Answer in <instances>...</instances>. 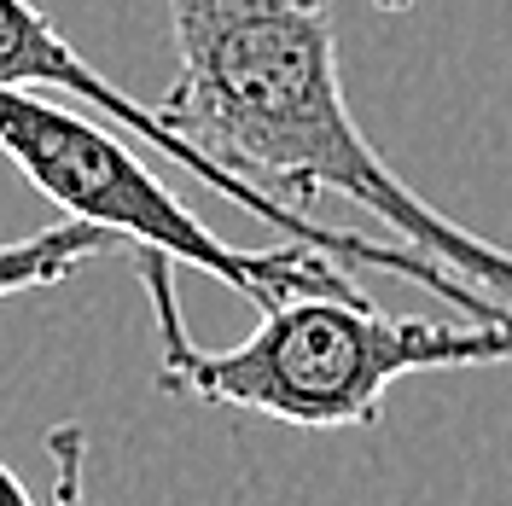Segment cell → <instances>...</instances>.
Masks as SVG:
<instances>
[{"instance_id":"obj_3","label":"cell","mask_w":512,"mask_h":506,"mask_svg":"<svg viewBox=\"0 0 512 506\" xmlns=\"http://www.w3.org/2000/svg\"><path fill=\"white\" fill-rule=\"evenodd\" d=\"M0 152L47 204H59L64 222H88L128 251H158L175 268H198L210 280L233 285L256 309H280L291 297H355L361 285L350 268L309 245L245 251L227 245L216 227H204L175 192L163 187L117 128L94 123L88 111L41 99L30 88H0Z\"/></svg>"},{"instance_id":"obj_2","label":"cell","mask_w":512,"mask_h":506,"mask_svg":"<svg viewBox=\"0 0 512 506\" xmlns=\"http://www.w3.org/2000/svg\"><path fill=\"white\" fill-rule=\"evenodd\" d=\"M146 285L158 326V390L210 408L262 413L303 431H367L384 419L390 384L448 367L512 361L507 320H419L384 315L355 297H291L262 309V326L227 349L192 344L181 320L175 262L158 251H128Z\"/></svg>"},{"instance_id":"obj_6","label":"cell","mask_w":512,"mask_h":506,"mask_svg":"<svg viewBox=\"0 0 512 506\" xmlns=\"http://www.w3.org/2000/svg\"><path fill=\"white\" fill-rule=\"evenodd\" d=\"M47 460H53V506H88V431L82 425L47 431ZM0 506H35L12 466H0Z\"/></svg>"},{"instance_id":"obj_5","label":"cell","mask_w":512,"mask_h":506,"mask_svg":"<svg viewBox=\"0 0 512 506\" xmlns=\"http://www.w3.org/2000/svg\"><path fill=\"white\" fill-rule=\"evenodd\" d=\"M111 251H128V245L88 222H59V227L30 233V239H12V245H0V303L18 297V291H41V285L70 280L82 262L111 256Z\"/></svg>"},{"instance_id":"obj_4","label":"cell","mask_w":512,"mask_h":506,"mask_svg":"<svg viewBox=\"0 0 512 506\" xmlns=\"http://www.w3.org/2000/svg\"><path fill=\"white\" fill-rule=\"evenodd\" d=\"M0 88H53L59 99H76V105H88L94 117H105L111 128H123L134 140H146L158 158H169L175 169H187L192 181H204L210 192H222L227 204H239L245 216H256L262 227H274V233H286V245H309V251L332 256L338 268H384V274H402V280L425 285V291H437L443 303H454L466 320H507L512 309H501L489 291L478 285L454 280L448 268H437L431 256L408 251V245H384V239H361V233H338V227H320L309 222L303 210H291L280 198H268V192H256L251 181H239V175H227L222 163H210L198 146H187L181 134H169L163 117L152 105H140V99H128L117 82H105L94 64L82 59L64 30L35 6V0H0Z\"/></svg>"},{"instance_id":"obj_1","label":"cell","mask_w":512,"mask_h":506,"mask_svg":"<svg viewBox=\"0 0 512 506\" xmlns=\"http://www.w3.org/2000/svg\"><path fill=\"white\" fill-rule=\"evenodd\" d=\"M169 30L181 64L152 105L169 134L291 210L332 192L454 280L512 291V251L448 222L361 134L338 64V0H169Z\"/></svg>"},{"instance_id":"obj_7","label":"cell","mask_w":512,"mask_h":506,"mask_svg":"<svg viewBox=\"0 0 512 506\" xmlns=\"http://www.w3.org/2000/svg\"><path fill=\"white\" fill-rule=\"evenodd\" d=\"M373 6H379V12H408L414 0H373Z\"/></svg>"}]
</instances>
